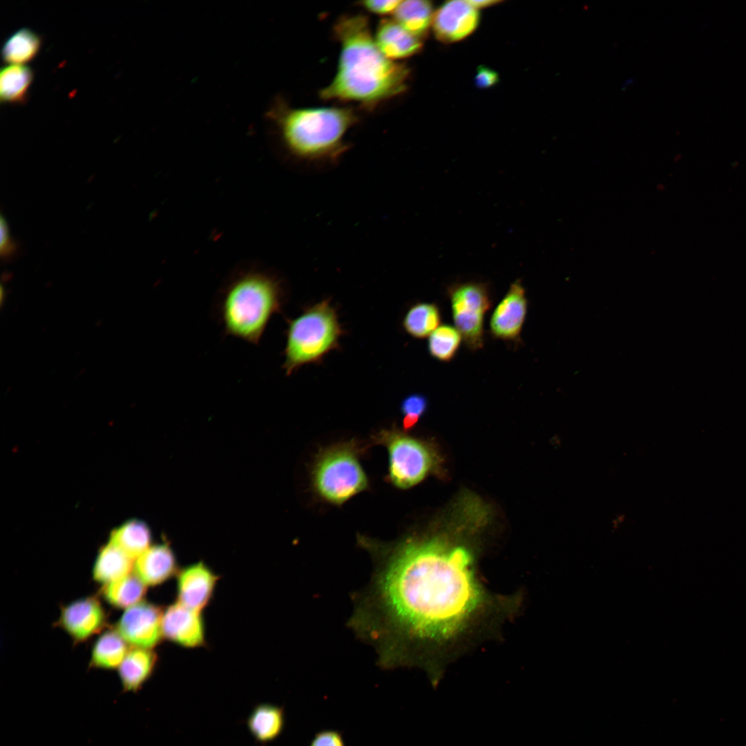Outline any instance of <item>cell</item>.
Returning <instances> with one entry per match:
<instances>
[{"mask_svg": "<svg viewBox=\"0 0 746 746\" xmlns=\"http://www.w3.org/2000/svg\"><path fill=\"white\" fill-rule=\"evenodd\" d=\"M356 542L373 569L352 595L348 626L382 669L427 665L432 649L465 633L488 605L473 553L460 542L417 533L391 542L358 534Z\"/></svg>", "mask_w": 746, "mask_h": 746, "instance_id": "6da1fadb", "label": "cell"}, {"mask_svg": "<svg viewBox=\"0 0 746 746\" xmlns=\"http://www.w3.org/2000/svg\"><path fill=\"white\" fill-rule=\"evenodd\" d=\"M333 35L341 50L336 75L319 92L322 99L355 102L370 109L405 92L410 68L380 51L366 16L340 17Z\"/></svg>", "mask_w": 746, "mask_h": 746, "instance_id": "7a4b0ae2", "label": "cell"}, {"mask_svg": "<svg viewBox=\"0 0 746 746\" xmlns=\"http://www.w3.org/2000/svg\"><path fill=\"white\" fill-rule=\"evenodd\" d=\"M287 151L308 162H336L347 150L345 136L358 122L349 107L292 108L278 99L267 113Z\"/></svg>", "mask_w": 746, "mask_h": 746, "instance_id": "3957f363", "label": "cell"}, {"mask_svg": "<svg viewBox=\"0 0 746 746\" xmlns=\"http://www.w3.org/2000/svg\"><path fill=\"white\" fill-rule=\"evenodd\" d=\"M283 300L281 283L275 276L256 270L237 275L224 287L216 304L224 334L258 345Z\"/></svg>", "mask_w": 746, "mask_h": 746, "instance_id": "277c9868", "label": "cell"}, {"mask_svg": "<svg viewBox=\"0 0 746 746\" xmlns=\"http://www.w3.org/2000/svg\"><path fill=\"white\" fill-rule=\"evenodd\" d=\"M368 446L355 439L321 448L312 466L313 491L324 501L341 506L369 488V480L360 457Z\"/></svg>", "mask_w": 746, "mask_h": 746, "instance_id": "5b68a950", "label": "cell"}, {"mask_svg": "<svg viewBox=\"0 0 746 746\" xmlns=\"http://www.w3.org/2000/svg\"><path fill=\"white\" fill-rule=\"evenodd\" d=\"M343 329L336 309L324 300L288 321L283 369L289 376L305 364L320 362L338 347Z\"/></svg>", "mask_w": 746, "mask_h": 746, "instance_id": "8992f818", "label": "cell"}, {"mask_svg": "<svg viewBox=\"0 0 746 746\" xmlns=\"http://www.w3.org/2000/svg\"><path fill=\"white\" fill-rule=\"evenodd\" d=\"M371 443L386 448L388 471L385 480L397 488H411L437 469L439 458L432 446L395 425L375 432Z\"/></svg>", "mask_w": 746, "mask_h": 746, "instance_id": "52a82bcc", "label": "cell"}, {"mask_svg": "<svg viewBox=\"0 0 746 746\" xmlns=\"http://www.w3.org/2000/svg\"><path fill=\"white\" fill-rule=\"evenodd\" d=\"M455 327L462 335L466 347L481 349L484 342V316L492 303L486 283H455L447 288Z\"/></svg>", "mask_w": 746, "mask_h": 746, "instance_id": "ba28073f", "label": "cell"}, {"mask_svg": "<svg viewBox=\"0 0 746 746\" xmlns=\"http://www.w3.org/2000/svg\"><path fill=\"white\" fill-rule=\"evenodd\" d=\"M163 611L144 600L127 608L116 625V631L135 647L152 649L162 636Z\"/></svg>", "mask_w": 746, "mask_h": 746, "instance_id": "9c48e42d", "label": "cell"}, {"mask_svg": "<svg viewBox=\"0 0 746 746\" xmlns=\"http://www.w3.org/2000/svg\"><path fill=\"white\" fill-rule=\"evenodd\" d=\"M479 22V10L468 1H449L434 12L431 28L439 41L452 44L469 37Z\"/></svg>", "mask_w": 746, "mask_h": 746, "instance_id": "30bf717a", "label": "cell"}, {"mask_svg": "<svg viewBox=\"0 0 746 746\" xmlns=\"http://www.w3.org/2000/svg\"><path fill=\"white\" fill-rule=\"evenodd\" d=\"M527 309L525 289L520 280H517L510 284L492 314L489 323L491 335L497 339L519 341Z\"/></svg>", "mask_w": 746, "mask_h": 746, "instance_id": "8fae6325", "label": "cell"}, {"mask_svg": "<svg viewBox=\"0 0 746 746\" xmlns=\"http://www.w3.org/2000/svg\"><path fill=\"white\" fill-rule=\"evenodd\" d=\"M162 636L181 647L194 648L205 642L204 623L200 611L176 602L162 613Z\"/></svg>", "mask_w": 746, "mask_h": 746, "instance_id": "7c38bea8", "label": "cell"}, {"mask_svg": "<svg viewBox=\"0 0 746 746\" xmlns=\"http://www.w3.org/2000/svg\"><path fill=\"white\" fill-rule=\"evenodd\" d=\"M105 611L99 600L87 597L62 607L58 624L76 642H83L104 625Z\"/></svg>", "mask_w": 746, "mask_h": 746, "instance_id": "4fadbf2b", "label": "cell"}, {"mask_svg": "<svg viewBox=\"0 0 746 746\" xmlns=\"http://www.w3.org/2000/svg\"><path fill=\"white\" fill-rule=\"evenodd\" d=\"M177 575V602L201 611L213 595L218 575L201 562L183 568Z\"/></svg>", "mask_w": 746, "mask_h": 746, "instance_id": "5bb4252c", "label": "cell"}, {"mask_svg": "<svg viewBox=\"0 0 746 746\" xmlns=\"http://www.w3.org/2000/svg\"><path fill=\"white\" fill-rule=\"evenodd\" d=\"M374 38L383 55L393 61L412 57L423 48L422 40L394 19H382L376 28Z\"/></svg>", "mask_w": 746, "mask_h": 746, "instance_id": "9a60e30c", "label": "cell"}, {"mask_svg": "<svg viewBox=\"0 0 746 746\" xmlns=\"http://www.w3.org/2000/svg\"><path fill=\"white\" fill-rule=\"evenodd\" d=\"M133 570L146 586L162 584L178 573L175 554L166 543L147 548L134 562Z\"/></svg>", "mask_w": 746, "mask_h": 746, "instance_id": "2e32d148", "label": "cell"}, {"mask_svg": "<svg viewBox=\"0 0 746 746\" xmlns=\"http://www.w3.org/2000/svg\"><path fill=\"white\" fill-rule=\"evenodd\" d=\"M157 659L151 649L133 647L129 649L117 668L122 691H140L152 676Z\"/></svg>", "mask_w": 746, "mask_h": 746, "instance_id": "e0dca14e", "label": "cell"}, {"mask_svg": "<svg viewBox=\"0 0 746 746\" xmlns=\"http://www.w3.org/2000/svg\"><path fill=\"white\" fill-rule=\"evenodd\" d=\"M247 725L251 736L260 744L274 741L280 736L285 727V709L274 704H259L249 715Z\"/></svg>", "mask_w": 746, "mask_h": 746, "instance_id": "ac0fdd59", "label": "cell"}, {"mask_svg": "<svg viewBox=\"0 0 746 746\" xmlns=\"http://www.w3.org/2000/svg\"><path fill=\"white\" fill-rule=\"evenodd\" d=\"M134 560L108 542L99 548L93 569V579L106 584L131 573Z\"/></svg>", "mask_w": 746, "mask_h": 746, "instance_id": "d6986e66", "label": "cell"}, {"mask_svg": "<svg viewBox=\"0 0 746 746\" xmlns=\"http://www.w3.org/2000/svg\"><path fill=\"white\" fill-rule=\"evenodd\" d=\"M151 533L149 526L140 519H129L113 530L109 542L136 560L151 546Z\"/></svg>", "mask_w": 746, "mask_h": 746, "instance_id": "ffe728a7", "label": "cell"}, {"mask_svg": "<svg viewBox=\"0 0 746 746\" xmlns=\"http://www.w3.org/2000/svg\"><path fill=\"white\" fill-rule=\"evenodd\" d=\"M434 13L433 6L429 1H401L394 13V19L422 40L432 26Z\"/></svg>", "mask_w": 746, "mask_h": 746, "instance_id": "44dd1931", "label": "cell"}, {"mask_svg": "<svg viewBox=\"0 0 746 746\" xmlns=\"http://www.w3.org/2000/svg\"><path fill=\"white\" fill-rule=\"evenodd\" d=\"M33 78V71L27 66L8 65L2 68L0 75L1 102L10 104L24 102Z\"/></svg>", "mask_w": 746, "mask_h": 746, "instance_id": "7402d4cb", "label": "cell"}, {"mask_svg": "<svg viewBox=\"0 0 746 746\" xmlns=\"http://www.w3.org/2000/svg\"><path fill=\"white\" fill-rule=\"evenodd\" d=\"M41 46V39L36 32L29 28H21L6 40L1 57L9 65H24L35 59Z\"/></svg>", "mask_w": 746, "mask_h": 746, "instance_id": "603a6c76", "label": "cell"}, {"mask_svg": "<svg viewBox=\"0 0 746 746\" xmlns=\"http://www.w3.org/2000/svg\"><path fill=\"white\" fill-rule=\"evenodd\" d=\"M128 651L126 642L117 631H107L93 645L90 665L103 669L118 668Z\"/></svg>", "mask_w": 746, "mask_h": 746, "instance_id": "cb8c5ba5", "label": "cell"}, {"mask_svg": "<svg viewBox=\"0 0 746 746\" xmlns=\"http://www.w3.org/2000/svg\"><path fill=\"white\" fill-rule=\"evenodd\" d=\"M441 314L435 303H417L410 307L403 319L404 330L415 338H425L440 325Z\"/></svg>", "mask_w": 746, "mask_h": 746, "instance_id": "d4e9b609", "label": "cell"}, {"mask_svg": "<svg viewBox=\"0 0 746 746\" xmlns=\"http://www.w3.org/2000/svg\"><path fill=\"white\" fill-rule=\"evenodd\" d=\"M146 586L135 573H130L104 584L102 593L104 599L112 606L127 609L142 600Z\"/></svg>", "mask_w": 746, "mask_h": 746, "instance_id": "484cf974", "label": "cell"}, {"mask_svg": "<svg viewBox=\"0 0 746 746\" xmlns=\"http://www.w3.org/2000/svg\"><path fill=\"white\" fill-rule=\"evenodd\" d=\"M462 339V335L455 327L441 325L428 338L429 354L438 361L449 362L457 354Z\"/></svg>", "mask_w": 746, "mask_h": 746, "instance_id": "4316f807", "label": "cell"}, {"mask_svg": "<svg viewBox=\"0 0 746 746\" xmlns=\"http://www.w3.org/2000/svg\"><path fill=\"white\" fill-rule=\"evenodd\" d=\"M428 399L421 394H412L405 397L401 404L403 415V430L409 431L419 422L428 408Z\"/></svg>", "mask_w": 746, "mask_h": 746, "instance_id": "83f0119b", "label": "cell"}, {"mask_svg": "<svg viewBox=\"0 0 746 746\" xmlns=\"http://www.w3.org/2000/svg\"><path fill=\"white\" fill-rule=\"evenodd\" d=\"M0 254L3 260H11L19 251L18 243L10 236L9 227L5 218H0Z\"/></svg>", "mask_w": 746, "mask_h": 746, "instance_id": "f1b7e54d", "label": "cell"}, {"mask_svg": "<svg viewBox=\"0 0 746 746\" xmlns=\"http://www.w3.org/2000/svg\"><path fill=\"white\" fill-rule=\"evenodd\" d=\"M309 746H346L343 734L336 729H323L315 734Z\"/></svg>", "mask_w": 746, "mask_h": 746, "instance_id": "f546056e", "label": "cell"}, {"mask_svg": "<svg viewBox=\"0 0 746 746\" xmlns=\"http://www.w3.org/2000/svg\"><path fill=\"white\" fill-rule=\"evenodd\" d=\"M400 2L401 1L399 0H369L361 1L358 4L365 10L371 13L385 16L392 14L394 15Z\"/></svg>", "mask_w": 746, "mask_h": 746, "instance_id": "4dcf8cb0", "label": "cell"}, {"mask_svg": "<svg viewBox=\"0 0 746 746\" xmlns=\"http://www.w3.org/2000/svg\"><path fill=\"white\" fill-rule=\"evenodd\" d=\"M499 81L498 73L492 69L480 66L475 75V84L479 88H488L495 86Z\"/></svg>", "mask_w": 746, "mask_h": 746, "instance_id": "1f68e13d", "label": "cell"}, {"mask_svg": "<svg viewBox=\"0 0 746 746\" xmlns=\"http://www.w3.org/2000/svg\"><path fill=\"white\" fill-rule=\"evenodd\" d=\"M475 8L478 10L481 8H488L500 3V1L495 0H481V1H468Z\"/></svg>", "mask_w": 746, "mask_h": 746, "instance_id": "d6a6232c", "label": "cell"}]
</instances>
